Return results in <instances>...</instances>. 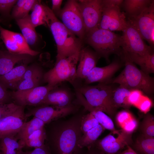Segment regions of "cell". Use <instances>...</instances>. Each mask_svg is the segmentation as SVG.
<instances>
[{
    "instance_id": "6da1fadb",
    "label": "cell",
    "mask_w": 154,
    "mask_h": 154,
    "mask_svg": "<svg viewBox=\"0 0 154 154\" xmlns=\"http://www.w3.org/2000/svg\"><path fill=\"white\" fill-rule=\"evenodd\" d=\"M66 119L59 118L45 124V144L52 154H84L83 149L78 145L82 135L81 121L86 112Z\"/></svg>"
},
{
    "instance_id": "7a4b0ae2",
    "label": "cell",
    "mask_w": 154,
    "mask_h": 154,
    "mask_svg": "<svg viewBox=\"0 0 154 154\" xmlns=\"http://www.w3.org/2000/svg\"><path fill=\"white\" fill-rule=\"evenodd\" d=\"M45 22L50 29L57 48L56 61L68 57L80 50V40L70 31L56 17L49 7L44 4Z\"/></svg>"
},
{
    "instance_id": "3957f363",
    "label": "cell",
    "mask_w": 154,
    "mask_h": 154,
    "mask_svg": "<svg viewBox=\"0 0 154 154\" xmlns=\"http://www.w3.org/2000/svg\"><path fill=\"white\" fill-rule=\"evenodd\" d=\"M122 57L125 68L111 82L131 90H138L148 95L154 90V78L139 69L131 61L127 53L122 51Z\"/></svg>"
},
{
    "instance_id": "277c9868",
    "label": "cell",
    "mask_w": 154,
    "mask_h": 154,
    "mask_svg": "<svg viewBox=\"0 0 154 154\" xmlns=\"http://www.w3.org/2000/svg\"><path fill=\"white\" fill-rule=\"evenodd\" d=\"M87 42L98 54L108 61L113 54L122 55L121 35L112 31L97 28L85 35Z\"/></svg>"
},
{
    "instance_id": "5b68a950",
    "label": "cell",
    "mask_w": 154,
    "mask_h": 154,
    "mask_svg": "<svg viewBox=\"0 0 154 154\" xmlns=\"http://www.w3.org/2000/svg\"><path fill=\"white\" fill-rule=\"evenodd\" d=\"M114 88L107 84L99 83L95 86H86L77 89L91 106L98 108L111 117L117 109L114 104L112 93Z\"/></svg>"
},
{
    "instance_id": "8992f818",
    "label": "cell",
    "mask_w": 154,
    "mask_h": 154,
    "mask_svg": "<svg viewBox=\"0 0 154 154\" xmlns=\"http://www.w3.org/2000/svg\"><path fill=\"white\" fill-rule=\"evenodd\" d=\"M80 50L56 61L54 68L44 74V81L54 87L64 81L73 82L77 78L76 66Z\"/></svg>"
},
{
    "instance_id": "52a82bcc",
    "label": "cell",
    "mask_w": 154,
    "mask_h": 154,
    "mask_svg": "<svg viewBox=\"0 0 154 154\" xmlns=\"http://www.w3.org/2000/svg\"><path fill=\"white\" fill-rule=\"evenodd\" d=\"M122 0H102V11L98 28L113 31H123L127 25L120 10Z\"/></svg>"
},
{
    "instance_id": "ba28073f",
    "label": "cell",
    "mask_w": 154,
    "mask_h": 154,
    "mask_svg": "<svg viewBox=\"0 0 154 154\" xmlns=\"http://www.w3.org/2000/svg\"><path fill=\"white\" fill-rule=\"evenodd\" d=\"M57 15L70 31L81 40L84 38L85 29L78 1H68Z\"/></svg>"
},
{
    "instance_id": "9c48e42d",
    "label": "cell",
    "mask_w": 154,
    "mask_h": 154,
    "mask_svg": "<svg viewBox=\"0 0 154 154\" xmlns=\"http://www.w3.org/2000/svg\"><path fill=\"white\" fill-rule=\"evenodd\" d=\"M132 134L121 129L112 131L103 138L97 140L94 145L105 154H116L132 143Z\"/></svg>"
},
{
    "instance_id": "30bf717a",
    "label": "cell",
    "mask_w": 154,
    "mask_h": 154,
    "mask_svg": "<svg viewBox=\"0 0 154 154\" xmlns=\"http://www.w3.org/2000/svg\"><path fill=\"white\" fill-rule=\"evenodd\" d=\"M147 41L153 48L154 45V1L138 16L127 21Z\"/></svg>"
},
{
    "instance_id": "8fae6325",
    "label": "cell",
    "mask_w": 154,
    "mask_h": 154,
    "mask_svg": "<svg viewBox=\"0 0 154 154\" xmlns=\"http://www.w3.org/2000/svg\"><path fill=\"white\" fill-rule=\"evenodd\" d=\"M78 109V106L72 104L64 107L42 105L29 110L25 113V116L27 118L33 116L42 121L45 124L75 113Z\"/></svg>"
},
{
    "instance_id": "7c38bea8",
    "label": "cell",
    "mask_w": 154,
    "mask_h": 154,
    "mask_svg": "<svg viewBox=\"0 0 154 154\" xmlns=\"http://www.w3.org/2000/svg\"><path fill=\"white\" fill-rule=\"evenodd\" d=\"M57 87L47 84L24 90H17L11 93L13 102L25 107L27 106H39L48 93Z\"/></svg>"
},
{
    "instance_id": "4fadbf2b",
    "label": "cell",
    "mask_w": 154,
    "mask_h": 154,
    "mask_svg": "<svg viewBox=\"0 0 154 154\" xmlns=\"http://www.w3.org/2000/svg\"><path fill=\"white\" fill-rule=\"evenodd\" d=\"M123 31V51L140 55L154 53L153 48L146 44L141 35L129 23Z\"/></svg>"
},
{
    "instance_id": "5bb4252c",
    "label": "cell",
    "mask_w": 154,
    "mask_h": 154,
    "mask_svg": "<svg viewBox=\"0 0 154 154\" xmlns=\"http://www.w3.org/2000/svg\"><path fill=\"white\" fill-rule=\"evenodd\" d=\"M78 1L86 35L98 28L102 13V0Z\"/></svg>"
},
{
    "instance_id": "9a60e30c",
    "label": "cell",
    "mask_w": 154,
    "mask_h": 154,
    "mask_svg": "<svg viewBox=\"0 0 154 154\" xmlns=\"http://www.w3.org/2000/svg\"><path fill=\"white\" fill-rule=\"evenodd\" d=\"M0 36L8 51L11 53L33 56L39 53L30 48L21 33L6 29L0 26Z\"/></svg>"
},
{
    "instance_id": "2e32d148",
    "label": "cell",
    "mask_w": 154,
    "mask_h": 154,
    "mask_svg": "<svg viewBox=\"0 0 154 154\" xmlns=\"http://www.w3.org/2000/svg\"><path fill=\"white\" fill-rule=\"evenodd\" d=\"M25 107L19 106L15 110L0 120V139L8 135H16L27 118Z\"/></svg>"
},
{
    "instance_id": "e0dca14e",
    "label": "cell",
    "mask_w": 154,
    "mask_h": 154,
    "mask_svg": "<svg viewBox=\"0 0 154 154\" xmlns=\"http://www.w3.org/2000/svg\"><path fill=\"white\" fill-rule=\"evenodd\" d=\"M121 66V63L116 60L105 66H96L90 71L85 79V83L86 84L96 82L107 84Z\"/></svg>"
},
{
    "instance_id": "ac0fdd59",
    "label": "cell",
    "mask_w": 154,
    "mask_h": 154,
    "mask_svg": "<svg viewBox=\"0 0 154 154\" xmlns=\"http://www.w3.org/2000/svg\"><path fill=\"white\" fill-rule=\"evenodd\" d=\"M98 54L91 50L81 49L80 53L79 63L76 70L77 78L85 79L90 71L95 67Z\"/></svg>"
},
{
    "instance_id": "d6986e66",
    "label": "cell",
    "mask_w": 154,
    "mask_h": 154,
    "mask_svg": "<svg viewBox=\"0 0 154 154\" xmlns=\"http://www.w3.org/2000/svg\"><path fill=\"white\" fill-rule=\"evenodd\" d=\"M56 88L48 93L39 106L46 105L64 107L72 104V97L70 92L65 89Z\"/></svg>"
},
{
    "instance_id": "ffe728a7",
    "label": "cell",
    "mask_w": 154,
    "mask_h": 154,
    "mask_svg": "<svg viewBox=\"0 0 154 154\" xmlns=\"http://www.w3.org/2000/svg\"><path fill=\"white\" fill-rule=\"evenodd\" d=\"M44 74L42 68L36 65L27 68L17 88V90H24L39 86Z\"/></svg>"
},
{
    "instance_id": "44dd1931",
    "label": "cell",
    "mask_w": 154,
    "mask_h": 154,
    "mask_svg": "<svg viewBox=\"0 0 154 154\" xmlns=\"http://www.w3.org/2000/svg\"><path fill=\"white\" fill-rule=\"evenodd\" d=\"M27 68L26 65L22 64L0 76V84L7 90L17 89Z\"/></svg>"
},
{
    "instance_id": "7402d4cb",
    "label": "cell",
    "mask_w": 154,
    "mask_h": 154,
    "mask_svg": "<svg viewBox=\"0 0 154 154\" xmlns=\"http://www.w3.org/2000/svg\"><path fill=\"white\" fill-rule=\"evenodd\" d=\"M31 56L27 54H15L8 51L0 50V76L11 71L16 64L29 60Z\"/></svg>"
},
{
    "instance_id": "603a6c76",
    "label": "cell",
    "mask_w": 154,
    "mask_h": 154,
    "mask_svg": "<svg viewBox=\"0 0 154 154\" xmlns=\"http://www.w3.org/2000/svg\"><path fill=\"white\" fill-rule=\"evenodd\" d=\"M16 135H8L0 139V154H19L25 147L24 142Z\"/></svg>"
},
{
    "instance_id": "cb8c5ba5",
    "label": "cell",
    "mask_w": 154,
    "mask_h": 154,
    "mask_svg": "<svg viewBox=\"0 0 154 154\" xmlns=\"http://www.w3.org/2000/svg\"><path fill=\"white\" fill-rule=\"evenodd\" d=\"M15 20L21 30L22 35L28 45L35 44L37 40V35L35 28L31 23L29 15H28L23 18Z\"/></svg>"
},
{
    "instance_id": "d4e9b609",
    "label": "cell",
    "mask_w": 154,
    "mask_h": 154,
    "mask_svg": "<svg viewBox=\"0 0 154 154\" xmlns=\"http://www.w3.org/2000/svg\"><path fill=\"white\" fill-rule=\"evenodd\" d=\"M126 52L131 61L139 65L143 71L149 74L154 73V53L140 55Z\"/></svg>"
},
{
    "instance_id": "484cf974",
    "label": "cell",
    "mask_w": 154,
    "mask_h": 154,
    "mask_svg": "<svg viewBox=\"0 0 154 154\" xmlns=\"http://www.w3.org/2000/svg\"><path fill=\"white\" fill-rule=\"evenodd\" d=\"M116 119L121 129L130 133L132 134L138 126L137 120L132 114L127 110L119 112L116 115Z\"/></svg>"
},
{
    "instance_id": "4316f807",
    "label": "cell",
    "mask_w": 154,
    "mask_h": 154,
    "mask_svg": "<svg viewBox=\"0 0 154 154\" xmlns=\"http://www.w3.org/2000/svg\"><path fill=\"white\" fill-rule=\"evenodd\" d=\"M153 0H125L122 4L124 9L129 16V18L139 15L148 7Z\"/></svg>"
},
{
    "instance_id": "83f0119b",
    "label": "cell",
    "mask_w": 154,
    "mask_h": 154,
    "mask_svg": "<svg viewBox=\"0 0 154 154\" xmlns=\"http://www.w3.org/2000/svg\"><path fill=\"white\" fill-rule=\"evenodd\" d=\"M105 129L100 124L82 134L78 143L81 148H88L94 145Z\"/></svg>"
},
{
    "instance_id": "f1b7e54d",
    "label": "cell",
    "mask_w": 154,
    "mask_h": 154,
    "mask_svg": "<svg viewBox=\"0 0 154 154\" xmlns=\"http://www.w3.org/2000/svg\"><path fill=\"white\" fill-rule=\"evenodd\" d=\"M132 90L120 85L114 89L112 100L114 106L117 109L119 107L128 109L131 106L128 103V98Z\"/></svg>"
},
{
    "instance_id": "f546056e",
    "label": "cell",
    "mask_w": 154,
    "mask_h": 154,
    "mask_svg": "<svg viewBox=\"0 0 154 154\" xmlns=\"http://www.w3.org/2000/svg\"><path fill=\"white\" fill-rule=\"evenodd\" d=\"M45 123L37 117H33L30 121L26 122L15 135L18 140H24L36 130L43 127Z\"/></svg>"
},
{
    "instance_id": "4dcf8cb0",
    "label": "cell",
    "mask_w": 154,
    "mask_h": 154,
    "mask_svg": "<svg viewBox=\"0 0 154 154\" xmlns=\"http://www.w3.org/2000/svg\"><path fill=\"white\" fill-rule=\"evenodd\" d=\"M134 147L140 154H154V138L142 134L137 139Z\"/></svg>"
},
{
    "instance_id": "1f68e13d",
    "label": "cell",
    "mask_w": 154,
    "mask_h": 154,
    "mask_svg": "<svg viewBox=\"0 0 154 154\" xmlns=\"http://www.w3.org/2000/svg\"><path fill=\"white\" fill-rule=\"evenodd\" d=\"M41 1L37 0L29 15L31 23L34 28L41 25H46L45 22V12L44 4Z\"/></svg>"
},
{
    "instance_id": "d6a6232c",
    "label": "cell",
    "mask_w": 154,
    "mask_h": 154,
    "mask_svg": "<svg viewBox=\"0 0 154 154\" xmlns=\"http://www.w3.org/2000/svg\"><path fill=\"white\" fill-rule=\"evenodd\" d=\"M46 134L44 126L36 131L24 140L25 147L36 148L41 147L45 144Z\"/></svg>"
},
{
    "instance_id": "836d02e7",
    "label": "cell",
    "mask_w": 154,
    "mask_h": 154,
    "mask_svg": "<svg viewBox=\"0 0 154 154\" xmlns=\"http://www.w3.org/2000/svg\"><path fill=\"white\" fill-rule=\"evenodd\" d=\"M143 135L149 137L154 136V118L151 114L148 113L145 116L140 127Z\"/></svg>"
},
{
    "instance_id": "e575fe53",
    "label": "cell",
    "mask_w": 154,
    "mask_h": 154,
    "mask_svg": "<svg viewBox=\"0 0 154 154\" xmlns=\"http://www.w3.org/2000/svg\"><path fill=\"white\" fill-rule=\"evenodd\" d=\"M99 124L97 120L91 113L85 114L82 117L80 129L82 134Z\"/></svg>"
},
{
    "instance_id": "d590c367",
    "label": "cell",
    "mask_w": 154,
    "mask_h": 154,
    "mask_svg": "<svg viewBox=\"0 0 154 154\" xmlns=\"http://www.w3.org/2000/svg\"><path fill=\"white\" fill-rule=\"evenodd\" d=\"M152 105V102L151 100L143 94L134 106L141 112L146 114L151 109Z\"/></svg>"
},
{
    "instance_id": "8d00e7d4",
    "label": "cell",
    "mask_w": 154,
    "mask_h": 154,
    "mask_svg": "<svg viewBox=\"0 0 154 154\" xmlns=\"http://www.w3.org/2000/svg\"><path fill=\"white\" fill-rule=\"evenodd\" d=\"M19 106L13 102L9 104L0 103V120L13 112Z\"/></svg>"
},
{
    "instance_id": "74e56055",
    "label": "cell",
    "mask_w": 154,
    "mask_h": 154,
    "mask_svg": "<svg viewBox=\"0 0 154 154\" xmlns=\"http://www.w3.org/2000/svg\"><path fill=\"white\" fill-rule=\"evenodd\" d=\"M17 0H0V13L6 14L17 2Z\"/></svg>"
},
{
    "instance_id": "f35d334b",
    "label": "cell",
    "mask_w": 154,
    "mask_h": 154,
    "mask_svg": "<svg viewBox=\"0 0 154 154\" xmlns=\"http://www.w3.org/2000/svg\"><path fill=\"white\" fill-rule=\"evenodd\" d=\"M143 95V92L138 90H132L128 98V102L131 106H134Z\"/></svg>"
},
{
    "instance_id": "ab89813d",
    "label": "cell",
    "mask_w": 154,
    "mask_h": 154,
    "mask_svg": "<svg viewBox=\"0 0 154 154\" xmlns=\"http://www.w3.org/2000/svg\"><path fill=\"white\" fill-rule=\"evenodd\" d=\"M36 1V0H27L17 19L23 18L28 15L29 12L31 10Z\"/></svg>"
},
{
    "instance_id": "60d3db41",
    "label": "cell",
    "mask_w": 154,
    "mask_h": 154,
    "mask_svg": "<svg viewBox=\"0 0 154 154\" xmlns=\"http://www.w3.org/2000/svg\"><path fill=\"white\" fill-rule=\"evenodd\" d=\"M11 94L0 84V103L9 104L12 102Z\"/></svg>"
},
{
    "instance_id": "b9f144b4",
    "label": "cell",
    "mask_w": 154,
    "mask_h": 154,
    "mask_svg": "<svg viewBox=\"0 0 154 154\" xmlns=\"http://www.w3.org/2000/svg\"><path fill=\"white\" fill-rule=\"evenodd\" d=\"M19 154H52L47 145L45 144L42 146L35 148L31 151H22Z\"/></svg>"
},
{
    "instance_id": "7bdbcfd3",
    "label": "cell",
    "mask_w": 154,
    "mask_h": 154,
    "mask_svg": "<svg viewBox=\"0 0 154 154\" xmlns=\"http://www.w3.org/2000/svg\"><path fill=\"white\" fill-rule=\"evenodd\" d=\"M26 1L27 0H17L13 7L11 15L12 17L15 20L17 19L22 8Z\"/></svg>"
},
{
    "instance_id": "ee69618b",
    "label": "cell",
    "mask_w": 154,
    "mask_h": 154,
    "mask_svg": "<svg viewBox=\"0 0 154 154\" xmlns=\"http://www.w3.org/2000/svg\"><path fill=\"white\" fill-rule=\"evenodd\" d=\"M62 1V0H52V6L51 9L54 14H57L61 10V6Z\"/></svg>"
},
{
    "instance_id": "f6af8a7d",
    "label": "cell",
    "mask_w": 154,
    "mask_h": 154,
    "mask_svg": "<svg viewBox=\"0 0 154 154\" xmlns=\"http://www.w3.org/2000/svg\"><path fill=\"white\" fill-rule=\"evenodd\" d=\"M87 149V151L84 154H105L94 145Z\"/></svg>"
},
{
    "instance_id": "bcb514c9",
    "label": "cell",
    "mask_w": 154,
    "mask_h": 154,
    "mask_svg": "<svg viewBox=\"0 0 154 154\" xmlns=\"http://www.w3.org/2000/svg\"><path fill=\"white\" fill-rule=\"evenodd\" d=\"M127 149L122 152H119L117 154H138L130 145L127 147Z\"/></svg>"
}]
</instances>
